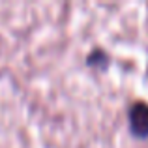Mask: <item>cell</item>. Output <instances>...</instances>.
<instances>
[{
	"label": "cell",
	"instance_id": "1",
	"mask_svg": "<svg viewBox=\"0 0 148 148\" xmlns=\"http://www.w3.org/2000/svg\"><path fill=\"white\" fill-rule=\"evenodd\" d=\"M127 131L137 141H148V101L135 99L126 109Z\"/></svg>",
	"mask_w": 148,
	"mask_h": 148
},
{
	"label": "cell",
	"instance_id": "2",
	"mask_svg": "<svg viewBox=\"0 0 148 148\" xmlns=\"http://www.w3.org/2000/svg\"><path fill=\"white\" fill-rule=\"evenodd\" d=\"M86 66L98 69V71H105L111 66V56H109V53L105 49L96 47L86 54Z\"/></svg>",
	"mask_w": 148,
	"mask_h": 148
}]
</instances>
